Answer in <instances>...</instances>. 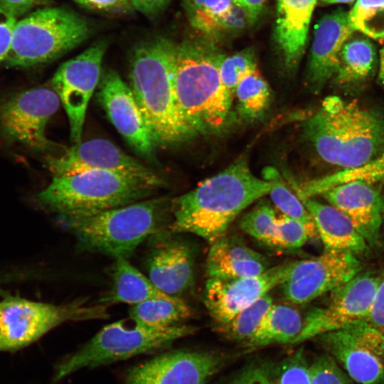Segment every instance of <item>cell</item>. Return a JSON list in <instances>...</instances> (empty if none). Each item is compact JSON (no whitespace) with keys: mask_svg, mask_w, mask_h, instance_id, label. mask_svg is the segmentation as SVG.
<instances>
[{"mask_svg":"<svg viewBox=\"0 0 384 384\" xmlns=\"http://www.w3.org/2000/svg\"><path fill=\"white\" fill-rule=\"evenodd\" d=\"M105 41L92 45L75 58L62 64L52 79L55 91L66 112L73 142H81L86 110L99 85Z\"/></svg>","mask_w":384,"mask_h":384,"instance_id":"4fadbf2b","label":"cell"},{"mask_svg":"<svg viewBox=\"0 0 384 384\" xmlns=\"http://www.w3.org/2000/svg\"><path fill=\"white\" fill-rule=\"evenodd\" d=\"M234 6L233 0H204L201 10L189 17L191 24L205 33L223 30L225 19Z\"/></svg>","mask_w":384,"mask_h":384,"instance_id":"e575fe53","label":"cell"},{"mask_svg":"<svg viewBox=\"0 0 384 384\" xmlns=\"http://www.w3.org/2000/svg\"><path fill=\"white\" fill-rule=\"evenodd\" d=\"M309 366L302 348L273 368L270 384H309Z\"/></svg>","mask_w":384,"mask_h":384,"instance_id":"8d00e7d4","label":"cell"},{"mask_svg":"<svg viewBox=\"0 0 384 384\" xmlns=\"http://www.w3.org/2000/svg\"><path fill=\"white\" fill-rule=\"evenodd\" d=\"M272 370L270 364L252 363L243 368L228 384H270Z\"/></svg>","mask_w":384,"mask_h":384,"instance_id":"ab89813d","label":"cell"},{"mask_svg":"<svg viewBox=\"0 0 384 384\" xmlns=\"http://www.w3.org/2000/svg\"><path fill=\"white\" fill-rule=\"evenodd\" d=\"M361 270V263L356 255L324 250L319 256L292 262L284 281L279 287L285 301L303 304L331 292Z\"/></svg>","mask_w":384,"mask_h":384,"instance_id":"5bb4252c","label":"cell"},{"mask_svg":"<svg viewBox=\"0 0 384 384\" xmlns=\"http://www.w3.org/2000/svg\"><path fill=\"white\" fill-rule=\"evenodd\" d=\"M235 94L238 100V112L247 120L256 119L262 116L270 102V86L257 68L241 80Z\"/></svg>","mask_w":384,"mask_h":384,"instance_id":"f546056e","label":"cell"},{"mask_svg":"<svg viewBox=\"0 0 384 384\" xmlns=\"http://www.w3.org/2000/svg\"><path fill=\"white\" fill-rule=\"evenodd\" d=\"M311 238L309 231L301 223L283 214L278 216L275 247L298 249Z\"/></svg>","mask_w":384,"mask_h":384,"instance_id":"74e56055","label":"cell"},{"mask_svg":"<svg viewBox=\"0 0 384 384\" xmlns=\"http://www.w3.org/2000/svg\"><path fill=\"white\" fill-rule=\"evenodd\" d=\"M304 132L323 160L343 169L366 164L384 146L383 116L336 95L323 100Z\"/></svg>","mask_w":384,"mask_h":384,"instance_id":"277c9868","label":"cell"},{"mask_svg":"<svg viewBox=\"0 0 384 384\" xmlns=\"http://www.w3.org/2000/svg\"><path fill=\"white\" fill-rule=\"evenodd\" d=\"M292 262L269 267L262 273L250 277L220 279L208 278L203 292V303L218 325L229 322L237 314L285 279Z\"/></svg>","mask_w":384,"mask_h":384,"instance_id":"e0dca14e","label":"cell"},{"mask_svg":"<svg viewBox=\"0 0 384 384\" xmlns=\"http://www.w3.org/2000/svg\"><path fill=\"white\" fill-rule=\"evenodd\" d=\"M364 320L384 336V277L381 278Z\"/></svg>","mask_w":384,"mask_h":384,"instance_id":"60d3db41","label":"cell"},{"mask_svg":"<svg viewBox=\"0 0 384 384\" xmlns=\"http://www.w3.org/2000/svg\"><path fill=\"white\" fill-rule=\"evenodd\" d=\"M107 316L105 305H89L87 299L56 305L6 295L0 301V351L27 346L64 322Z\"/></svg>","mask_w":384,"mask_h":384,"instance_id":"9c48e42d","label":"cell"},{"mask_svg":"<svg viewBox=\"0 0 384 384\" xmlns=\"http://www.w3.org/2000/svg\"><path fill=\"white\" fill-rule=\"evenodd\" d=\"M169 228L148 239L145 267L149 279L163 292L178 297L194 280V254L191 246Z\"/></svg>","mask_w":384,"mask_h":384,"instance_id":"d6986e66","label":"cell"},{"mask_svg":"<svg viewBox=\"0 0 384 384\" xmlns=\"http://www.w3.org/2000/svg\"><path fill=\"white\" fill-rule=\"evenodd\" d=\"M16 17L0 7V63L5 62L11 49Z\"/></svg>","mask_w":384,"mask_h":384,"instance_id":"b9f144b4","label":"cell"},{"mask_svg":"<svg viewBox=\"0 0 384 384\" xmlns=\"http://www.w3.org/2000/svg\"><path fill=\"white\" fill-rule=\"evenodd\" d=\"M384 180V146L382 151L366 164L345 169L330 175L311 180L299 186L292 181V186L298 197L313 198L346 182L362 181L370 183Z\"/></svg>","mask_w":384,"mask_h":384,"instance_id":"83f0119b","label":"cell"},{"mask_svg":"<svg viewBox=\"0 0 384 384\" xmlns=\"http://www.w3.org/2000/svg\"><path fill=\"white\" fill-rule=\"evenodd\" d=\"M169 210L167 199L156 198L92 214L58 216L80 250L128 259L143 242L169 228Z\"/></svg>","mask_w":384,"mask_h":384,"instance_id":"5b68a950","label":"cell"},{"mask_svg":"<svg viewBox=\"0 0 384 384\" xmlns=\"http://www.w3.org/2000/svg\"><path fill=\"white\" fill-rule=\"evenodd\" d=\"M355 0H320L324 4L351 3Z\"/></svg>","mask_w":384,"mask_h":384,"instance_id":"681fc988","label":"cell"},{"mask_svg":"<svg viewBox=\"0 0 384 384\" xmlns=\"http://www.w3.org/2000/svg\"><path fill=\"white\" fill-rule=\"evenodd\" d=\"M381 278L372 272H360L332 290L325 306L306 313L302 329L293 343H300L364 320Z\"/></svg>","mask_w":384,"mask_h":384,"instance_id":"7c38bea8","label":"cell"},{"mask_svg":"<svg viewBox=\"0 0 384 384\" xmlns=\"http://www.w3.org/2000/svg\"><path fill=\"white\" fill-rule=\"evenodd\" d=\"M90 34L87 21L63 8L35 11L16 21L8 66L28 68L55 60L83 42Z\"/></svg>","mask_w":384,"mask_h":384,"instance_id":"ba28073f","label":"cell"},{"mask_svg":"<svg viewBox=\"0 0 384 384\" xmlns=\"http://www.w3.org/2000/svg\"><path fill=\"white\" fill-rule=\"evenodd\" d=\"M257 68L255 54L247 49L229 56H224L220 65L221 80L233 95L241 80Z\"/></svg>","mask_w":384,"mask_h":384,"instance_id":"d590c367","label":"cell"},{"mask_svg":"<svg viewBox=\"0 0 384 384\" xmlns=\"http://www.w3.org/2000/svg\"><path fill=\"white\" fill-rule=\"evenodd\" d=\"M196 327L176 324L153 327L122 319L104 326L75 353L55 366L53 383L80 369L159 351L176 340L193 334Z\"/></svg>","mask_w":384,"mask_h":384,"instance_id":"52a82bcc","label":"cell"},{"mask_svg":"<svg viewBox=\"0 0 384 384\" xmlns=\"http://www.w3.org/2000/svg\"><path fill=\"white\" fill-rule=\"evenodd\" d=\"M262 174L264 179L272 184L269 194L274 205L282 214L303 224L314 238L317 233L311 215L298 196L282 181L278 171L268 166Z\"/></svg>","mask_w":384,"mask_h":384,"instance_id":"4dcf8cb0","label":"cell"},{"mask_svg":"<svg viewBox=\"0 0 384 384\" xmlns=\"http://www.w3.org/2000/svg\"><path fill=\"white\" fill-rule=\"evenodd\" d=\"M318 338L353 380L361 384L384 383V336L365 320Z\"/></svg>","mask_w":384,"mask_h":384,"instance_id":"8fae6325","label":"cell"},{"mask_svg":"<svg viewBox=\"0 0 384 384\" xmlns=\"http://www.w3.org/2000/svg\"><path fill=\"white\" fill-rule=\"evenodd\" d=\"M169 296L159 289L148 277L132 265L128 259L118 257L113 265L112 288L101 302H121L134 305L149 299Z\"/></svg>","mask_w":384,"mask_h":384,"instance_id":"d4e9b609","label":"cell"},{"mask_svg":"<svg viewBox=\"0 0 384 384\" xmlns=\"http://www.w3.org/2000/svg\"><path fill=\"white\" fill-rule=\"evenodd\" d=\"M214 46L198 41L176 45L174 83L179 109L196 134L224 129L233 119V95L222 82L220 63L224 58Z\"/></svg>","mask_w":384,"mask_h":384,"instance_id":"7a4b0ae2","label":"cell"},{"mask_svg":"<svg viewBox=\"0 0 384 384\" xmlns=\"http://www.w3.org/2000/svg\"><path fill=\"white\" fill-rule=\"evenodd\" d=\"M242 8L250 16L252 21L258 17L262 12L266 0H233Z\"/></svg>","mask_w":384,"mask_h":384,"instance_id":"bcb514c9","label":"cell"},{"mask_svg":"<svg viewBox=\"0 0 384 384\" xmlns=\"http://www.w3.org/2000/svg\"><path fill=\"white\" fill-rule=\"evenodd\" d=\"M309 384H351L329 353L316 357L309 366Z\"/></svg>","mask_w":384,"mask_h":384,"instance_id":"f35d334b","label":"cell"},{"mask_svg":"<svg viewBox=\"0 0 384 384\" xmlns=\"http://www.w3.org/2000/svg\"><path fill=\"white\" fill-rule=\"evenodd\" d=\"M191 314L189 306L181 297L174 296L144 301L132 305L129 310L132 320L153 327L179 324Z\"/></svg>","mask_w":384,"mask_h":384,"instance_id":"f1b7e54d","label":"cell"},{"mask_svg":"<svg viewBox=\"0 0 384 384\" xmlns=\"http://www.w3.org/2000/svg\"><path fill=\"white\" fill-rule=\"evenodd\" d=\"M273 304L272 297L267 294L240 311L229 322L218 327V331L229 340L245 343L255 333Z\"/></svg>","mask_w":384,"mask_h":384,"instance_id":"1f68e13d","label":"cell"},{"mask_svg":"<svg viewBox=\"0 0 384 384\" xmlns=\"http://www.w3.org/2000/svg\"><path fill=\"white\" fill-rule=\"evenodd\" d=\"M268 268L262 255L248 247L240 238L225 235L211 243L206 260L208 278L250 277Z\"/></svg>","mask_w":384,"mask_h":384,"instance_id":"7402d4cb","label":"cell"},{"mask_svg":"<svg viewBox=\"0 0 384 384\" xmlns=\"http://www.w3.org/2000/svg\"><path fill=\"white\" fill-rule=\"evenodd\" d=\"M217 353L173 351L129 368L125 384H206L225 366Z\"/></svg>","mask_w":384,"mask_h":384,"instance_id":"2e32d148","label":"cell"},{"mask_svg":"<svg viewBox=\"0 0 384 384\" xmlns=\"http://www.w3.org/2000/svg\"><path fill=\"white\" fill-rule=\"evenodd\" d=\"M45 159L53 176L107 171L136 177L158 188L164 183L154 171L105 139L81 141L61 154L48 156Z\"/></svg>","mask_w":384,"mask_h":384,"instance_id":"9a60e30c","label":"cell"},{"mask_svg":"<svg viewBox=\"0 0 384 384\" xmlns=\"http://www.w3.org/2000/svg\"><path fill=\"white\" fill-rule=\"evenodd\" d=\"M383 200H384V198H383Z\"/></svg>","mask_w":384,"mask_h":384,"instance_id":"f907efd6","label":"cell"},{"mask_svg":"<svg viewBox=\"0 0 384 384\" xmlns=\"http://www.w3.org/2000/svg\"><path fill=\"white\" fill-rule=\"evenodd\" d=\"M321 195L349 218L369 245L377 244L384 219V200L373 183L352 181Z\"/></svg>","mask_w":384,"mask_h":384,"instance_id":"44dd1931","label":"cell"},{"mask_svg":"<svg viewBox=\"0 0 384 384\" xmlns=\"http://www.w3.org/2000/svg\"><path fill=\"white\" fill-rule=\"evenodd\" d=\"M133 9L152 16L162 11L171 0H129Z\"/></svg>","mask_w":384,"mask_h":384,"instance_id":"ee69618b","label":"cell"},{"mask_svg":"<svg viewBox=\"0 0 384 384\" xmlns=\"http://www.w3.org/2000/svg\"><path fill=\"white\" fill-rule=\"evenodd\" d=\"M316 0H277L275 36L289 69L301 60Z\"/></svg>","mask_w":384,"mask_h":384,"instance_id":"cb8c5ba5","label":"cell"},{"mask_svg":"<svg viewBox=\"0 0 384 384\" xmlns=\"http://www.w3.org/2000/svg\"><path fill=\"white\" fill-rule=\"evenodd\" d=\"M175 44L155 38L137 46L130 62V87L156 146L178 144L196 135L183 116L174 83Z\"/></svg>","mask_w":384,"mask_h":384,"instance_id":"3957f363","label":"cell"},{"mask_svg":"<svg viewBox=\"0 0 384 384\" xmlns=\"http://www.w3.org/2000/svg\"><path fill=\"white\" fill-rule=\"evenodd\" d=\"M379 80L384 85V46L380 53Z\"/></svg>","mask_w":384,"mask_h":384,"instance_id":"c3c4849f","label":"cell"},{"mask_svg":"<svg viewBox=\"0 0 384 384\" xmlns=\"http://www.w3.org/2000/svg\"><path fill=\"white\" fill-rule=\"evenodd\" d=\"M60 104L53 87H38L14 93L0 100V137L37 150L51 143L46 127Z\"/></svg>","mask_w":384,"mask_h":384,"instance_id":"30bf717a","label":"cell"},{"mask_svg":"<svg viewBox=\"0 0 384 384\" xmlns=\"http://www.w3.org/2000/svg\"><path fill=\"white\" fill-rule=\"evenodd\" d=\"M348 16L354 31L375 39L384 38V0H357Z\"/></svg>","mask_w":384,"mask_h":384,"instance_id":"836d02e7","label":"cell"},{"mask_svg":"<svg viewBox=\"0 0 384 384\" xmlns=\"http://www.w3.org/2000/svg\"><path fill=\"white\" fill-rule=\"evenodd\" d=\"M311 215L324 250L361 255L368 250V243L349 218L331 205L313 198L298 197Z\"/></svg>","mask_w":384,"mask_h":384,"instance_id":"603a6c76","label":"cell"},{"mask_svg":"<svg viewBox=\"0 0 384 384\" xmlns=\"http://www.w3.org/2000/svg\"><path fill=\"white\" fill-rule=\"evenodd\" d=\"M377 64L373 44L366 38L348 39L339 55L334 77V84L340 87H350L368 79Z\"/></svg>","mask_w":384,"mask_h":384,"instance_id":"484cf974","label":"cell"},{"mask_svg":"<svg viewBox=\"0 0 384 384\" xmlns=\"http://www.w3.org/2000/svg\"><path fill=\"white\" fill-rule=\"evenodd\" d=\"M158 187L136 177L107 171L53 176L36 196L43 208L58 215H78L129 205L149 197Z\"/></svg>","mask_w":384,"mask_h":384,"instance_id":"8992f818","label":"cell"},{"mask_svg":"<svg viewBox=\"0 0 384 384\" xmlns=\"http://www.w3.org/2000/svg\"><path fill=\"white\" fill-rule=\"evenodd\" d=\"M97 98L107 117L141 156L155 160L156 144L130 86L113 70L102 73Z\"/></svg>","mask_w":384,"mask_h":384,"instance_id":"ac0fdd59","label":"cell"},{"mask_svg":"<svg viewBox=\"0 0 384 384\" xmlns=\"http://www.w3.org/2000/svg\"><path fill=\"white\" fill-rule=\"evenodd\" d=\"M272 184L238 160L171 203L169 229L190 233L210 244L225 235L242 210L268 194Z\"/></svg>","mask_w":384,"mask_h":384,"instance_id":"6da1fadb","label":"cell"},{"mask_svg":"<svg viewBox=\"0 0 384 384\" xmlns=\"http://www.w3.org/2000/svg\"><path fill=\"white\" fill-rule=\"evenodd\" d=\"M82 6L95 11H128L133 9L129 0H73Z\"/></svg>","mask_w":384,"mask_h":384,"instance_id":"7bdbcfd3","label":"cell"},{"mask_svg":"<svg viewBox=\"0 0 384 384\" xmlns=\"http://www.w3.org/2000/svg\"><path fill=\"white\" fill-rule=\"evenodd\" d=\"M348 13L338 9L324 16L316 25L309 61L306 82L319 92L334 75L340 52L353 32Z\"/></svg>","mask_w":384,"mask_h":384,"instance_id":"ffe728a7","label":"cell"},{"mask_svg":"<svg viewBox=\"0 0 384 384\" xmlns=\"http://www.w3.org/2000/svg\"><path fill=\"white\" fill-rule=\"evenodd\" d=\"M20 277L19 272H6V274H0V283L14 281L20 279Z\"/></svg>","mask_w":384,"mask_h":384,"instance_id":"7dc6e473","label":"cell"},{"mask_svg":"<svg viewBox=\"0 0 384 384\" xmlns=\"http://www.w3.org/2000/svg\"><path fill=\"white\" fill-rule=\"evenodd\" d=\"M302 326L303 320L297 310L285 304H273L245 344L249 348H257L293 343Z\"/></svg>","mask_w":384,"mask_h":384,"instance_id":"4316f807","label":"cell"},{"mask_svg":"<svg viewBox=\"0 0 384 384\" xmlns=\"http://www.w3.org/2000/svg\"><path fill=\"white\" fill-rule=\"evenodd\" d=\"M37 0H0V7L15 17L28 11Z\"/></svg>","mask_w":384,"mask_h":384,"instance_id":"f6af8a7d","label":"cell"},{"mask_svg":"<svg viewBox=\"0 0 384 384\" xmlns=\"http://www.w3.org/2000/svg\"><path fill=\"white\" fill-rule=\"evenodd\" d=\"M277 218L274 208L267 202L261 201L243 215L240 227L262 243L275 247Z\"/></svg>","mask_w":384,"mask_h":384,"instance_id":"d6a6232c","label":"cell"}]
</instances>
